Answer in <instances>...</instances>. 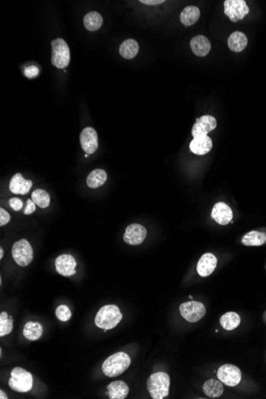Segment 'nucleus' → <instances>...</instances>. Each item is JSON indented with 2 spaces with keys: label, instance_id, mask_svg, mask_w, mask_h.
Instances as JSON below:
<instances>
[{
  "label": "nucleus",
  "instance_id": "393cba45",
  "mask_svg": "<svg viewBox=\"0 0 266 399\" xmlns=\"http://www.w3.org/2000/svg\"><path fill=\"white\" fill-rule=\"evenodd\" d=\"M203 392L205 393L207 397L211 399H215L222 396L223 394V386L222 383L215 380H209L205 382L203 384Z\"/></svg>",
  "mask_w": 266,
  "mask_h": 399
},
{
  "label": "nucleus",
  "instance_id": "b1692460",
  "mask_svg": "<svg viewBox=\"0 0 266 399\" xmlns=\"http://www.w3.org/2000/svg\"><path fill=\"white\" fill-rule=\"evenodd\" d=\"M43 332V328L38 322L29 321L23 328V336L26 340L35 341L40 339Z\"/></svg>",
  "mask_w": 266,
  "mask_h": 399
},
{
  "label": "nucleus",
  "instance_id": "aec40b11",
  "mask_svg": "<svg viewBox=\"0 0 266 399\" xmlns=\"http://www.w3.org/2000/svg\"><path fill=\"white\" fill-rule=\"evenodd\" d=\"M109 399H126L129 392V388L125 383L122 381H114L111 383L108 388Z\"/></svg>",
  "mask_w": 266,
  "mask_h": 399
},
{
  "label": "nucleus",
  "instance_id": "39448f33",
  "mask_svg": "<svg viewBox=\"0 0 266 399\" xmlns=\"http://www.w3.org/2000/svg\"><path fill=\"white\" fill-rule=\"evenodd\" d=\"M51 63L58 69H64L69 65L70 52L67 43L62 38H56L51 42Z\"/></svg>",
  "mask_w": 266,
  "mask_h": 399
},
{
  "label": "nucleus",
  "instance_id": "473e14b6",
  "mask_svg": "<svg viewBox=\"0 0 266 399\" xmlns=\"http://www.w3.org/2000/svg\"><path fill=\"white\" fill-rule=\"evenodd\" d=\"M9 205H10V207L15 211H20V210L22 208V207H23L22 201L21 200V199H18V198H12V199H10V200H9Z\"/></svg>",
  "mask_w": 266,
  "mask_h": 399
},
{
  "label": "nucleus",
  "instance_id": "a878e982",
  "mask_svg": "<svg viewBox=\"0 0 266 399\" xmlns=\"http://www.w3.org/2000/svg\"><path fill=\"white\" fill-rule=\"evenodd\" d=\"M84 25L87 30L89 31H95L102 26V16L97 11H91L85 14L83 19Z\"/></svg>",
  "mask_w": 266,
  "mask_h": 399
},
{
  "label": "nucleus",
  "instance_id": "bb28decb",
  "mask_svg": "<svg viewBox=\"0 0 266 399\" xmlns=\"http://www.w3.org/2000/svg\"><path fill=\"white\" fill-rule=\"evenodd\" d=\"M107 180V173L102 169H96L91 171L87 177V185L92 189L101 187Z\"/></svg>",
  "mask_w": 266,
  "mask_h": 399
},
{
  "label": "nucleus",
  "instance_id": "c85d7f7f",
  "mask_svg": "<svg viewBox=\"0 0 266 399\" xmlns=\"http://www.w3.org/2000/svg\"><path fill=\"white\" fill-rule=\"evenodd\" d=\"M31 198L33 202L41 208H46L50 203L49 194L41 189H37L33 191Z\"/></svg>",
  "mask_w": 266,
  "mask_h": 399
},
{
  "label": "nucleus",
  "instance_id": "f03ea898",
  "mask_svg": "<svg viewBox=\"0 0 266 399\" xmlns=\"http://www.w3.org/2000/svg\"><path fill=\"white\" fill-rule=\"evenodd\" d=\"M131 364V359L124 352H117L109 356L102 365V371L109 378L117 377L124 373Z\"/></svg>",
  "mask_w": 266,
  "mask_h": 399
},
{
  "label": "nucleus",
  "instance_id": "dca6fc26",
  "mask_svg": "<svg viewBox=\"0 0 266 399\" xmlns=\"http://www.w3.org/2000/svg\"><path fill=\"white\" fill-rule=\"evenodd\" d=\"M213 147V143L208 136L194 138L190 143V150L195 155H203L209 153Z\"/></svg>",
  "mask_w": 266,
  "mask_h": 399
},
{
  "label": "nucleus",
  "instance_id": "f257e3e1",
  "mask_svg": "<svg viewBox=\"0 0 266 399\" xmlns=\"http://www.w3.org/2000/svg\"><path fill=\"white\" fill-rule=\"evenodd\" d=\"M123 316L116 305H108L101 308L95 317V325L107 332L114 329L122 320Z\"/></svg>",
  "mask_w": 266,
  "mask_h": 399
},
{
  "label": "nucleus",
  "instance_id": "5701e85b",
  "mask_svg": "<svg viewBox=\"0 0 266 399\" xmlns=\"http://www.w3.org/2000/svg\"><path fill=\"white\" fill-rule=\"evenodd\" d=\"M242 243L246 246H261L266 243V234L256 230L247 233L243 239Z\"/></svg>",
  "mask_w": 266,
  "mask_h": 399
},
{
  "label": "nucleus",
  "instance_id": "6ab92c4d",
  "mask_svg": "<svg viewBox=\"0 0 266 399\" xmlns=\"http://www.w3.org/2000/svg\"><path fill=\"white\" fill-rule=\"evenodd\" d=\"M228 46L232 51L239 53L246 49L248 44V39L244 33L240 31H235L231 33L229 37Z\"/></svg>",
  "mask_w": 266,
  "mask_h": 399
},
{
  "label": "nucleus",
  "instance_id": "6e6552de",
  "mask_svg": "<svg viewBox=\"0 0 266 399\" xmlns=\"http://www.w3.org/2000/svg\"><path fill=\"white\" fill-rule=\"evenodd\" d=\"M180 314L190 323H196L203 319L206 314V308L201 302L191 301L180 306Z\"/></svg>",
  "mask_w": 266,
  "mask_h": 399
},
{
  "label": "nucleus",
  "instance_id": "20e7f679",
  "mask_svg": "<svg viewBox=\"0 0 266 399\" xmlns=\"http://www.w3.org/2000/svg\"><path fill=\"white\" fill-rule=\"evenodd\" d=\"M10 389L20 393H26L33 388V376L22 368H14L10 372L8 382Z\"/></svg>",
  "mask_w": 266,
  "mask_h": 399
},
{
  "label": "nucleus",
  "instance_id": "4be33fe9",
  "mask_svg": "<svg viewBox=\"0 0 266 399\" xmlns=\"http://www.w3.org/2000/svg\"><path fill=\"white\" fill-rule=\"evenodd\" d=\"M120 55L126 59L134 58L139 52V44L136 40L127 39L123 41L119 49Z\"/></svg>",
  "mask_w": 266,
  "mask_h": 399
},
{
  "label": "nucleus",
  "instance_id": "2eb2a0df",
  "mask_svg": "<svg viewBox=\"0 0 266 399\" xmlns=\"http://www.w3.org/2000/svg\"><path fill=\"white\" fill-rule=\"evenodd\" d=\"M217 258L214 254L211 253L203 254L198 262V274L200 277H208L215 271L217 267Z\"/></svg>",
  "mask_w": 266,
  "mask_h": 399
},
{
  "label": "nucleus",
  "instance_id": "f3484780",
  "mask_svg": "<svg viewBox=\"0 0 266 399\" xmlns=\"http://www.w3.org/2000/svg\"><path fill=\"white\" fill-rule=\"evenodd\" d=\"M32 187V182L26 180L20 173L15 174L11 178L9 185L10 191L16 195H26Z\"/></svg>",
  "mask_w": 266,
  "mask_h": 399
},
{
  "label": "nucleus",
  "instance_id": "72a5a7b5",
  "mask_svg": "<svg viewBox=\"0 0 266 399\" xmlns=\"http://www.w3.org/2000/svg\"><path fill=\"white\" fill-rule=\"evenodd\" d=\"M10 216L4 209H0V226H3L10 222Z\"/></svg>",
  "mask_w": 266,
  "mask_h": 399
},
{
  "label": "nucleus",
  "instance_id": "f704fd0d",
  "mask_svg": "<svg viewBox=\"0 0 266 399\" xmlns=\"http://www.w3.org/2000/svg\"><path fill=\"white\" fill-rule=\"evenodd\" d=\"M35 203L33 202V200L28 199L27 203H26V207L24 210V215H31L32 213L35 211Z\"/></svg>",
  "mask_w": 266,
  "mask_h": 399
},
{
  "label": "nucleus",
  "instance_id": "412c9836",
  "mask_svg": "<svg viewBox=\"0 0 266 399\" xmlns=\"http://www.w3.org/2000/svg\"><path fill=\"white\" fill-rule=\"evenodd\" d=\"M200 17V10L195 6H188L184 8L180 14V21L185 26H192L197 22Z\"/></svg>",
  "mask_w": 266,
  "mask_h": 399
},
{
  "label": "nucleus",
  "instance_id": "2f4dec72",
  "mask_svg": "<svg viewBox=\"0 0 266 399\" xmlns=\"http://www.w3.org/2000/svg\"><path fill=\"white\" fill-rule=\"evenodd\" d=\"M39 74V69L35 65H30L24 69V75L28 78H34Z\"/></svg>",
  "mask_w": 266,
  "mask_h": 399
},
{
  "label": "nucleus",
  "instance_id": "423d86ee",
  "mask_svg": "<svg viewBox=\"0 0 266 399\" xmlns=\"http://www.w3.org/2000/svg\"><path fill=\"white\" fill-rule=\"evenodd\" d=\"M12 257L18 266L26 267L33 260V249L26 239L16 242L12 246Z\"/></svg>",
  "mask_w": 266,
  "mask_h": 399
},
{
  "label": "nucleus",
  "instance_id": "4468645a",
  "mask_svg": "<svg viewBox=\"0 0 266 399\" xmlns=\"http://www.w3.org/2000/svg\"><path fill=\"white\" fill-rule=\"evenodd\" d=\"M211 217L219 224L226 226L232 221L233 211L228 205L223 202H219L214 206Z\"/></svg>",
  "mask_w": 266,
  "mask_h": 399
},
{
  "label": "nucleus",
  "instance_id": "9b49d317",
  "mask_svg": "<svg viewBox=\"0 0 266 399\" xmlns=\"http://www.w3.org/2000/svg\"><path fill=\"white\" fill-rule=\"evenodd\" d=\"M80 142L83 151L87 155L94 153L98 148V136L94 128L87 127L80 135Z\"/></svg>",
  "mask_w": 266,
  "mask_h": 399
},
{
  "label": "nucleus",
  "instance_id": "c9c22d12",
  "mask_svg": "<svg viewBox=\"0 0 266 399\" xmlns=\"http://www.w3.org/2000/svg\"><path fill=\"white\" fill-rule=\"evenodd\" d=\"M140 2L145 4V5L154 6V5H160L163 2H165V1L164 0H140Z\"/></svg>",
  "mask_w": 266,
  "mask_h": 399
},
{
  "label": "nucleus",
  "instance_id": "1a4fd4ad",
  "mask_svg": "<svg viewBox=\"0 0 266 399\" xmlns=\"http://www.w3.org/2000/svg\"><path fill=\"white\" fill-rule=\"evenodd\" d=\"M218 379L225 385L235 388L242 380V372L238 367L232 364H224L219 368L217 372Z\"/></svg>",
  "mask_w": 266,
  "mask_h": 399
},
{
  "label": "nucleus",
  "instance_id": "4c0bfd02",
  "mask_svg": "<svg viewBox=\"0 0 266 399\" xmlns=\"http://www.w3.org/2000/svg\"><path fill=\"white\" fill-rule=\"evenodd\" d=\"M3 250L1 248L0 249V259H2V258H3Z\"/></svg>",
  "mask_w": 266,
  "mask_h": 399
},
{
  "label": "nucleus",
  "instance_id": "a211bd4d",
  "mask_svg": "<svg viewBox=\"0 0 266 399\" xmlns=\"http://www.w3.org/2000/svg\"><path fill=\"white\" fill-rule=\"evenodd\" d=\"M191 49L195 55L205 57L211 51V44L209 39L203 35H197L191 40Z\"/></svg>",
  "mask_w": 266,
  "mask_h": 399
},
{
  "label": "nucleus",
  "instance_id": "e433bc0d",
  "mask_svg": "<svg viewBox=\"0 0 266 399\" xmlns=\"http://www.w3.org/2000/svg\"><path fill=\"white\" fill-rule=\"evenodd\" d=\"M0 399H7V396L6 394L4 393L3 391H0Z\"/></svg>",
  "mask_w": 266,
  "mask_h": 399
},
{
  "label": "nucleus",
  "instance_id": "ddd939ff",
  "mask_svg": "<svg viewBox=\"0 0 266 399\" xmlns=\"http://www.w3.org/2000/svg\"><path fill=\"white\" fill-rule=\"evenodd\" d=\"M77 262L73 256L61 254L55 260V268L58 274L63 277H71L76 274Z\"/></svg>",
  "mask_w": 266,
  "mask_h": 399
},
{
  "label": "nucleus",
  "instance_id": "7ed1b4c3",
  "mask_svg": "<svg viewBox=\"0 0 266 399\" xmlns=\"http://www.w3.org/2000/svg\"><path fill=\"white\" fill-rule=\"evenodd\" d=\"M171 380L168 374L156 372L152 374L147 381V388L153 399H163L169 395Z\"/></svg>",
  "mask_w": 266,
  "mask_h": 399
},
{
  "label": "nucleus",
  "instance_id": "9d476101",
  "mask_svg": "<svg viewBox=\"0 0 266 399\" xmlns=\"http://www.w3.org/2000/svg\"><path fill=\"white\" fill-rule=\"evenodd\" d=\"M217 127V120L214 116L210 115L201 116L196 119L193 128H192V136L194 138L198 136H207V134L212 132Z\"/></svg>",
  "mask_w": 266,
  "mask_h": 399
},
{
  "label": "nucleus",
  "instance_id": "0eeeda50",
  "mask_svg": "<svg viewBox=\"0 0 266 399\" xmlns=\"http://www.w3.org/2000/svg\"><path fill=\"white\" fill-rule=\"evenodd\" d=\"M249 12L250 9L245 0H226L224 2V13L231 22L243 20Z\"/></svg>",
  "mask_w": 266,
  "mask_h": 399
},
{
  "label": "nucleus",
  "instance_id": "cd10ccee",
  "mask_svg": "<svg viewBox=\"0 0 266 399\" xmlns=\"http://www.w3.org/2000/svg\"><path fill=\"white\" fill-rule=\"evenodd\" d=\"M220 324L225 330H235L241 324V317L238 313L229 312L220 319Z\"/></svg>",
  "mask_w": 266,
  "mask_h": 399
},
{
  "label": "nucleus",
  "instance_id": "7c9ffc66",
  "mask_svg": "<svg viewBox=\"0 0 266 399\" xmlns=\"http://www.w3.org/2000/svg\"><path fill=\"white\" fill-rule=\"evenodd\" d=\"M56 317L62 322H66L71 318L72 313L70 309L66 305H61L55 311Z\"/></svg>",
  "mask_w": 266,
  "mask_h": 399
},
{
  "label": "nucleus",
  "instance_id": "f8f14e48",
  "mask_svg": "<svg viewBox=\"0 0 266 399\" xmlns=\"http://www.w3.org/2000/svg\"><path fill=\"white\" fill-rule=\"evenodd\" d=\"M147 230L140 224H131L127 227L124 234V241L131 246H138L147 237Z\"/></svg>",
  "mask_w": 266,
  "mask_h": 399
},
{
  "label": "nucleus",
  "instance_id": "c756f323",
  "mask_svg": "<svg viewBox=\"0 0 266 399\" xmlns=\"http://www.w3.org/2000/svg\"><path fill=\"white\" fill-rule=\"evenodd\" d=\"M13 330V320L6 312L0 314V337H3L10 334Z\"/></svg>",
  "mask_w": 266,
  "mask_h": 399
}]
</instances>
